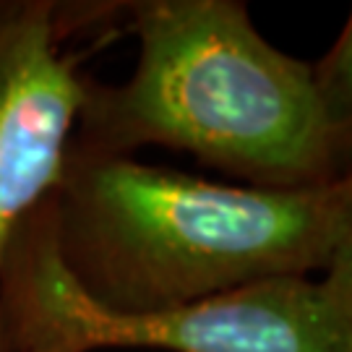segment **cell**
Returning a JSON list of instances; mask_svg holds the SVG:
<instances>
[{"mask_svg": "<svg viewBox=\"0 0 352 352\" xmlns=\"http://www.w3.org/2000/svg\"><path fill=\"white\" fill-rule=\"evenodd\" d=\"M118 29L139 42L133 74H89L68 151L136 157L188 151L251 188L337 183L311 65L274 47L240 0H120Z\"/></svg>", "mask_w": 352, "mask_h": 352, "instance_id": "cell-1", "label": "cell"}, {"mask_svg": "<svg viewBox=\"0 0 352 352\" xmlns=\"http://www.w3.org/2000/svg\"><path fill=\"white\" fill-rule=\"evenodd\" d=\"M102 24L104 0H0V272L63 175L89 78L84 55L65 45Z\"/></svg>", "mask_w": 352, "mask_h": 352, "instance_id": "cell-4", "label": "cell"}, {"mask_svg": "<svg viewBox=\"0 0 352 352\" xmlns=\"http://www.w3.org/2000/svg\"><path fill=\"white\" fill-rule=\"evenodd\" d=\"M0 327L8 352H352L350 308L329 272L256 279L157 314H110L65 272L50 201L6 253Z\"/></svg>", "mask_w": 352, "mask_h": 352, "instance_id": "cell-3", "label": "cell"}, {"mask_svg": "<svg viewBox=\"0 0 352 352\" xmlns=\"http://www.w3.org/2000/svg\"><path fill=\"white\" fill-rule=\"evenodd\" d=\"M337 188H340L342 209H344V217H347V227H350V235H352V173L337 180Z\"/></svg>", "mask_w": 352, "mask_h": 352, "instance_id": "cell-7", "label": "cell"}, {"mask_svg": "<svg viewBox=\"0 0 352 352\" xmlns=\"http://www.w3.org/2000/svg\"><path fill=\"white\" fill-rule=\"evenodd\" d=\"M65 272L110 314L141 316L282 274L327 272L350 238L337 183L251 188L136 157H65L52 193Z\"/></svg>", "mask_w": 352, "mask_h": 352, "instance_id": "cell-2", "label": "cell"}, {"mask_svg": "<svg viewBox=\"0 0 352 352\" xmlns=\"http://www.w3.org/2000/svg\"><path fill=\"white\" fill-rule=\"evenodd\" d=\"M314 91L337 177L352 173V11L327 55L311 65Z\"/></svg>", "mask_w": 352, "mask_h": 352, "instance_id": "cell-5", "label": "cell"}, {"mask_svg": "<svg viewBox=\"0 0 352 352\" xmlns=\"http://www.w3.org/2000/svg\"><path fill=\"white\" fill-rule=\"evenodd\" d=\"M327 272L337 279V285H340L342 295H344L347 308H350V316H352V235L342 243L340 253L334 256V261H331V266H329Z\"/></svg>", "mask_w": 352, "mask_h": 352, "instance_id": "cell-6", "label": "cell"}]
</instances>
